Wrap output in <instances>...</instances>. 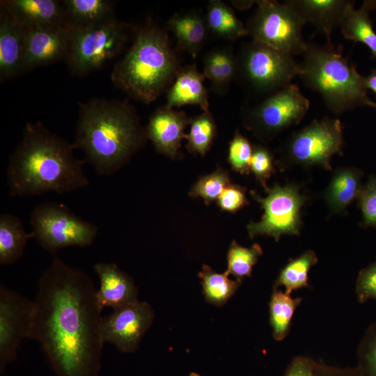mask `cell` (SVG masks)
Segmentation results:
<instances>
[{
	"label": "cell",
	"mask_w": 376,
	"mask_h": 376,
	"mask_svg": "<svg viewBox=\"0 0 376 376\" xmlns=\"http://www.w3.org/2000/svg\"><path fill=\"white\" fill-rule=\"evenodd\" d=\"M96 291L88 274L56 256L38 280L29 339L56 376H100L105 343Z\"/></svg>",
	"instance_id": "1"
},
{
	"label": "cell",
	"mask_w": 376,
	"mask_h": 376,
	"mask_svg": "<svg viewBox=\"0 0 376 376\" xmlns=\"http://www.w3.org/2000/svg\"><path fill=\"white\" fill-rule=\"evenodd\" d=\"M72 143L40 121L27 122L22 139L10 155L7 185L12 197L65 194L88 187L85 160L77 159Z\"/></svg>",
	"instance_id": "2"
},
{
	"label": "cell",
	"mask_w": 376,
	"mask_h": 376,
	"mask_svg": "<svg viewBox=\"0 0 376 376\" xmlns=\"http://www.w3.org/2000/svg\"><path fill=\"white\" fill-rule=\"evenodd\" d=\"M147 139L134 108L127 100L93 98L79 103L72 145L101 175L125 165Z\"/></svg>",
	"instance_id": "3"
},
{
	"label": "cell",
	"mask_w": 376,
	"mask_h": 376,
	"mask_svg": "<svg viewBox=\"0 0 376 376\" xmlns=\"http://www.w3.org/2000/svg\"><path fill=\"white\" fill-rule=\"evenodd\" d=\"M179 70L167 34L147 22L136 31L130 48L114 65L111 79L132 98L150 104L169 89Z\"/></svg>",
	"instance_id": "4"
},
{
	"label": "cell",
	"mask_w": 376,
	"mask_h": 376,
	"mask_svg": "<svg viewBox=\"0 0 376 376\" xmlns=\"http://www.w3.org/2000/svg\"><path fill=\"white\" fill-rule=\"evenodd\" d=\"M302 56L298 76L321 96L332 113L339 115L362 106L376 109L363 85V76L339 49L307 42Z\"/></svg>",
	"instance_id": "5"
},
{
	"label": "cell",
	"mask_w": 376,
	"mask_h": 376,
	"mask_svg": "<svg viewBox=\"0 0 376 376\" xmlns=\"http://www.w3.org/2000/svg\"><path fill=\"white\" fill-rule=\"evenodd\" d=\"M132 27L115 17L86 29H69L65 59L69 71L81 77L100 68L123 49Z\"/></svg>",
	"instance_id": "6"
},
{
	"label": "cell",
	"mask_w": 376,
	"mask_h": 376,
	"mask_svg": "<svg viewBox=\"0 0 376 376\" xmlns=\"http://www.w3.org/2000/svg\"><path fill=\"white\" fill-rule=\"evenodd\" d=\"M30 224L33 238L53 256L68 246H88L95 240L98 227L71 211L65 204L47 201L33 209Z\"/></svg>",
	"instance_id": "7"
},
{
	"label": "cell",
	"mask_w": 376,
	"mask_h": 376,
	"mask_svg": "<svg viewBox=\"0 0 376 376\" xmlns=\"http://www.w3.org/2000/svg\"><path fill=\"white\" fill-rule=\"evenodd\" d=\"M343 144L339 119H315L285 141L281 147V166H320L331 170V159L334 155H343Z\"/></svg>",
	"instance_id": "8"
},
{
	"label": "cell",
	"mask_w": 376,
	"mask_h": 376,
	"mask_svg": "<svg viewBox=\"0 0 376 376\" xmlns=\"http://www.w3.org/2000/svg\"><path fill=\"white\" fill-rule=\"evenodd\" d=\"M246 25L253 40L291 56L302 54L305 22L285 1L262 0Z\"/></svg>",
	"instance_id": "9"
},
{
	"label": "cell",
	"mask_w": 376,
	"mask_h": 376,
	"mask_svg": "<svg viewBox=\"0 0 376 376\" xmlns=\"http://www.w3.org/2000/svg\"><path fill=\"white\" fill-rule=\"evenodd\" d=\"M265 190L267 196L264 198L251 191L252 197L264 210V214L260 221H250L247 225L249 237L267 235L278 242L283 235H299L302 222L301 210L306 202V196L301 194L300 187L295 183L285 186L275 184Z\"/></svg>",
	"instance_id": "10"
},
{
	"label": "cell",
	"mask_w": 376,
	"mask_h": 376,
	"mask_svg": "<svg viewBox=\"0 0 376 376\" xmlns=\"http://www.w3.org/2000/svg\"><path fill=\"white\" fill-rule=\"evenodd\" d=\"M309 100L298 86L288 84L272 93L245 115V125L260 139H272L306 115Z\"/></svg>",
	"instance_id": "11"
},
{
	"label": "cell",
	"mask_w": 376,
	"mask_h": 376,
	"mask_svg": "<svg viewBox=\"0 0 376 376\" xmlns=\"http://www.w3.org/2000/svg\"><path fill=\"white\" fill-rule=\"evenodd\" d=\"M238 70L253 89L272 93L298 76L299 63L292 56L253 40L242 49Z\"/></svg>",
	"instance_id": "12"
},
{
	"label": "cell",
	"mask_w": 376,
	"mask_h": 376,
	"mask_svg": "<svg viewBox=\"0 0 376 376\" xmlns=\"http://www.w3.org/2000/svg\"><path fill=\"white\" fill-rule=\"evenodd\" d=\"M34 300L0 284V374L15 361L18 347L29 338L34 315Z\"/></svg>",
	"instance_id": "13"
},
{
	"label": "cell",
	"mask_w": 376,
	"mask_h": 376,
	"mask_svg": "<svg viewBox=\"0 0 376 376\" xmlns=\"http://www.w3.org/2000/svg\"><path fill=\"white\" fill-rule=\"evenodd\" d=\"M154 320V311L146 301H136L102 316L101 331L104 343L123 353L135 352Z\"/></svg>",
	"instance_id": "14"
},
{
	"label": "cell",
	"mask_w": 376,
	"mask_h": 376,
	"mask_svg": "<svg viewBox=\"0 0 376 376\" xmlns=\"http://www.w3.org/2000/svg\"><path fill=\"white\" fill-rule=\"evenodd\" d=\"M25 30L24 70L65 59L70 29L65 26L29 28Z\"/></svg>",
	"instance_id": "15"
},
{
	"label": "cell",
	"mask_w": 376,
	"mask_h": 376,
	"mask_svg": "<svg viewBox=\"0 0 376 376\" xmlns=\"http://www.w3.org/2000/svg\"><path fill=\"white\" fill-rule=\"evenodd\" d=\"M190 122L185 112L166 105L161 107L150 116L145 127L147 139L152 141L158 152L174 158L182 140L186 138L185 130Z\"/></svg>",
	"instance_id": "16"
},
{
	"label": "cell",
	"mask_w": 376,
	"mask_h": 376,
	"mask_svg": "<svg viewBox=\"0 0 376 376\" xmlns=\"http://www.w3.org/2000/svg\"><path fill=\"white\" fill-rule=\"evenodd\" d=\"M93 269L100 280L96 299L102 311L105 307L115 310L139 301L138 289L132 278L115 263L99 262Z\"/></svg>",
	"instance_id": "17"
},
{
	"label": "cell",
	"mask_w": 376,
	"mask_h": 376,
	"mask_svg": "<svg viewBox=\"0 0 376 376\" xmlns=\"http://www.w3.org/2000/svg\"><path fill=\"white\" fill-rule=\"evenodd\" d=\"M306 23H310L327 38V45L334 46L331 32L340 26L354 1L346 0L284 1Z\"/></svg>",
	"instance_id": "18"
},
{
	"label": "cell",
	"mask_w": 376,
	"mask_h": 376,
	"mask_svg": "<svg viewBox=\"0 0 376 376\" xmlns=\"http://www.w3.org/2000/svg\"><path fill=\"white\" fill-rule=\"evenodd\" d=\"M0 4L24 29L65 26L62 1L3 0Z\"/></svg>",
	"instance_id": "19"
},
{
	"label": "cell",
	"mask_w": 376,
	"mask_h": 376,
	"mask_svg": "<svg viewBox=\"0 0 376 376\" xmlns=\"http://www.w3.org/2000/svg\"><path fill=\"white\" fill-rule=\"evenodd\" d=\"M25 30L1 7L0 81L3 82L25 72Z\"/></svg>",
	"instance_id": "20"
},
{
	"label": "cell",
	"mask_w": 376,
	"mask_h": 376,
	"mask_svg": "<svg viewBox=\"0 0 376 376\" xmlns=\"http://www.w3.org/2000/svg\"><path fill=\"white\" fill-rule=\"evenodd\" d=\"M205 78L195 65L180 70L167 90L166 106L173 109L196 105L203 111H208L207 91L203 84Z\"/></svg>",
	"instance_id": "21"
},
{
	"label": "cell",
	"mask_w": 376,
	"mask_h": 376,
	"mask_svg": "<svg viewBox=\"0 0 376 376\" xmlns=\"http://www.w3.org/2000/svg\"><path fill=\"white\" fill-rule=\"evenodd\" d=\"M363 172L354 166H343L334 171L324 193V199L333 213L345 212L357 198L363 186Z\"/></svg>",
	"instance_id": "22"
},
{
	"label": "cell",
	"mask_w": 376,
	"mask_h": 376,
	"mask_svg": "<svg viewBox=\"0 0 376 376\" xmlns=\"http://www.w3.org/2000/svg\"><path fill=\"white\" fill-rule=\"evenodd\" d=\"M65 24L70 29H86L115 17V3L108 0H63Z\"/></svg>",
	"instance_id": "23"
},
{
	"label": "cell",
	"mask_w": 376,
	"mask_h": 376,
	"mask_svg": "<svg viewBox=\"0 0 376 376\" xmlns=\"http://www.w3.org/2000/svg\"><path fill=\"white\" fill-rule=\"evenodd\" d=\"M169 26L178 46L195 58L206 40L205 17L196 11L176 13L169 19Z\"/></svg>",
	"instance_id": "24"
},
{
	"label": "cell",
	"mask_w": 376,
	"mask_h": 376,
	"mask_svg": "<svg viewBox=\"0 0 376 376\" xmlns=\"http://www.w3.org/2000/svg\"><path fill=\"white\" fill-rule=\"evenodd\" d=\"M33 234L26 233L22 221L15 214L0 215V265H9L23 255L26 243Z\"/></svg>",
	"instance_id": "25"
},
{
	"label": "cell",
	"mask_w": 376,
	"mask_h": 376,
	"mask_svg": "<svg viewBox=\"0 0 376 376\" xmlns=\"http://www.w3.org/2000/svg\"><path fill=\"white\" fill-rule=\"evenodd\" d=\"M205 20L208 30L224 39L236 40L249 35L246 26L231 8L219 0H212L207 7Z\"/></svg>",
	"instance_id": "26"
},
{
	"label": "cell",
	"mask_w": 376,
	"mask_h": 376,
	"mask_svg": "<svg viewBox=\"0 0 376 376\" xmlns=\"http://www.w3.org/2000/svg\"><path fill=\"white\" fill-rule=\"evenodd\" d=\"M370 10L364 3L359 9L352 6L340 27L345 38L364 44L370 50L372 58H376V32L369 15Z\"/></svg>",
	"instance_id": "27"
},
{
	"label": "cell",
	"mask_w": 376,
	"mask_h": 376,
	"mask_svg": "<svg viewBox=\"0 0 376 376\" xmlns=\"http://www.w3.org/2000/svg\"><path fill=\"white\" fill-rule=\"evenodd\" d=\"M318 261L315 253L311 249L294 259H290L280 271L274 288L283 286L284 292L291 295L295 290L309 288L308 272Z\"/></svg>",
	"instance_id": "28"
},
{
	"label": "cell",
	"mask_w": 376,
	"mask_h": 376,
	"mask_svg": "<svg viewBox=\"0 0 376 376\" xmlns=\"http://www.w3.org/2000/svg\"><path fill=\"white\" fill-rule=\"evenodd\" d=\"M302 298H293L285 292L274 288L269 301V322L274 340H283L289 334L291 322Z\"/></svg>",
	"instance_id": "29"
},
{
	"label": "cell",
	"mask_w": 376,
	"mask_h": 376,
	"mask_svg": "<svg viewBox=\"0 0 376 376\" xmlns=\"http://www.w3.org/2000/svg\"><path fill=\"white\" fill-rule=\"evenodd\" d=\"M203 75L214 89L221 91L232 81L238 70V61L230 49H218L208 53L203 62Z\"/></svg>",
	"instance_id": "30"
},
{
	"label": "cell",
	"mask_w": 376,
	"mask_h": 376,
	"mask_svg": "<svg viewBox=\"0 0 376 376\" xmlns=\"http://www.w3.org/2000/svg\"><path fill=\"white\" fill-rule=\"evenodd\" d=\"M205 299L215 306H222L236 292L242 281L230 279L228 273H218L206 265L198 273Z\"/></svg>",
	"instance_id": "31"
},
{
	"label": "cell",
	"mask_w": 376,
	"mask_h": 376,
	"mask_svg": "<svg viewBox=\"0 0 376 376\" xmlns=\"http://www.w3.org/2000/svg\"><path fill=\"white\" fill-rule=\"evenodd\" d=\"M189 132L186 136L187 149L192 154L204 156L210 150L216 133V124L209 111L191 119Z\"/></svg>",
	"instance_id": "32"
},
{
	"label": "cell",
	"mask_w": 376,
	"mask_h": 376,
	"mask_svg": "<svg viewBox=\"0 0 376 376\" xmlns=\"http://www.w3.org/2000/svg\"><path fill=\"white\" fill-rule=\"evenodd\" d=\"M262 254L263 249L258 244L247 248L233 241L227 253L226 272L235 279L242 281L243 278L251 276L253 267Z\"/></svg>",
	"instance_id": "33"
},
{
	"label": "cell",
	"mask_w": 376,
	"mask_h": 376,
	"mask_svg": "<svg viewBox=\"0 0 376 376\" xmlns=\"http://www.w3.org/2000/svg\"><path fill=\"white\" fill-rule=\"evenodd\" d=\"M230 184L228 173L219 168L212 173L201 177L192 186L189 195L192 198L201 197L208 205L217 200Z\"/></svg>",
	"instance_id": "34"
},
{
	"label": "cell",
	"mask_w": 376,
	"mask_h": 376,
	"mask_svg": "<svg viewBox=\"0 0 376 376\" xmlns=\"http://www.w3.org/2000/svg\"><path fill=\"white\" fill-rule=\"evenodd\" d=\"M357 368L361 376H376V321L366 329L357 348Z\"/></svg>",
	"instance_id": "35"
},
{
	"label": "cell",
	"mask_w": 376,
	"mask_h": 376,
	"mask_svg": "<svg viewBox=\"0 0 376 376\" xmlns=\"http://www.w3.org/2000/svg\"><path fill=\"white\" fill-rule=\"evenodd\" d=\"M253 154V147L249 140L236 132L228 148V161L236 172L248 174Z\"/></svg>",
	"instance_id": "36"
},
{
	"label": "cell",
	"mask_w": 376,
	"mask_h": 376,
	"mask_svg": "<svg viewBox=\"0 0 376 376\" xmlns=\"http://www.w3.org/2000/svg\"><path fill=\"white\" fill-rule=\"evenodd\" d=\"M357 199L361 212V227L376 228V174L368 176Z\"/></svg>",
	"instance_id": "37"
},
{
	"label": "cell",
	"mask_w": 376,
	"mask_h": 376,
	"mask_svg": "<svg viewBox=\"0 0 376 376\" xmlns=\"http://www.w3.org/2000/svg\"><path fill=\"white\" fill-rule=\"evenodd\" d=\"M274 159L271 152L262 145L253 147V154L250 164V171L265 189L268 187L267 180L274 172Z\"/></svg>",
	"instance_id": "38"
},
{
	"label": "cell",
	"mask_w": 376,
	"mask_h": 376,
	"mask_svg": "<svg viewBox=\"0 0 376 376\" xmlns=\"http://www.w3.org/2000/svg\"><path fill=\"white\" fill-rule=\"evenodd\" d=\"M327 366L311 357L297 356L290 362L283 376H327Z\"/></svg>",
	"instance_id": "39"
},
{
	"label": "cell",
	"mask_w": 376,
	"mask_h": 376,
	"mask_svg": "<svg viewBox=\"0 0 376 376\" xmlns=\"http://www.w3.org/2000/svg\"><path fill=\"white\" fill-rule=\"evenodd\" d=\"M355 293L360 303L376 299V260L359 272Z\"/></svg>",
	"instance_id": "40"
},
{
	"label": "cell",
	"mask_w": 376,
	"mask_h": 376,
	"mask_svg": "<svg viewBox=\"0 0 376 376\" xmlns=\"http://www.w3.org/2000/svg\"><path fill=\"white\" fill-rule=\"evenodd\" d=\"M219 207L226 212H235L249 204L244 188L229 185L217 199Z\"/></svg>",
	"instance_id": "41"
},
{
	"label": "cell",
	"mask_w": 376,
	"mask_h": 376,
	"mask_svg": "<svg viewBox=\"0 0 376 376\" xmlns=\"http://www.w3.org/2000/svg\"><path fill=\"white\" fill-rule=\"evenodd\" d=\"M327 376H361L357 368H338L327 365Z\"/></svg>",
	"instance_id": "42"
},
{
	"label": "cell",
	"mask_w": 376,
	"mask_h": 376,
	"mask_svg": "<svg viewBox=\"0 0 376 376\" xmlns=\"http://www.w3.org/2000/svg\"><path fill=\"white\" fill-rule=\"evenodd\" d=\"M366 89L372 91L376 94V68L371 70L370 74L363 77Z\"/></svg>",
	"instance_id": "43"
},
{
	"label": "cell",
	"mask_w": 376,
	"mask_h": 376,
	"mask_svg": "<svg viewBox=\"0 0 376 376\" xmlns=\"http://www.w3.org/2000/svg\"><path fill=\"white\" fill-rule=\"evenodd\" d=\"M363 3L370 10L376 9V1H364Z\"/></svg>",
	"instance_id": "44"
},
{
	"label": "cell",
	"mask_w": 376,
	"mask_h": 376,
	"mask_svg": "<svg viewBox=\"0 0 376 376\" xmlns=\"http://www.w3.org/2000/svg\"><path fill=\"white\" fill-rule=\"evenodd\" d=\"M188 376H201V375L197 373L192 372V373H189Z\"/></svg>",
	"instance_id": "45"
}]
</instances>
